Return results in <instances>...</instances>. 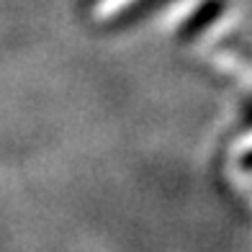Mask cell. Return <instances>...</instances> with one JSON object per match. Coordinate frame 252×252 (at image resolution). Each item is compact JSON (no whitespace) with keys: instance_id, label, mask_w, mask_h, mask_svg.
I'll list each match as a JSON object with an SVG mask.
<instances>
[{"instance_id":"cell-1","label":"cell","mask_w":252,"mask_h":252,"mask_svg":"<svg viewBox=\"0 0 252 252\" xmlns=\"http://www.w3.org/2000/svg\"><path fill=\"white\" fill-rule=\"evenodd\" d=\"M136 0H98L95 3V18L100 21H106V18H113V16H119L121 10H126L129 5H134Z\"/></svg>"}]
</instances>
